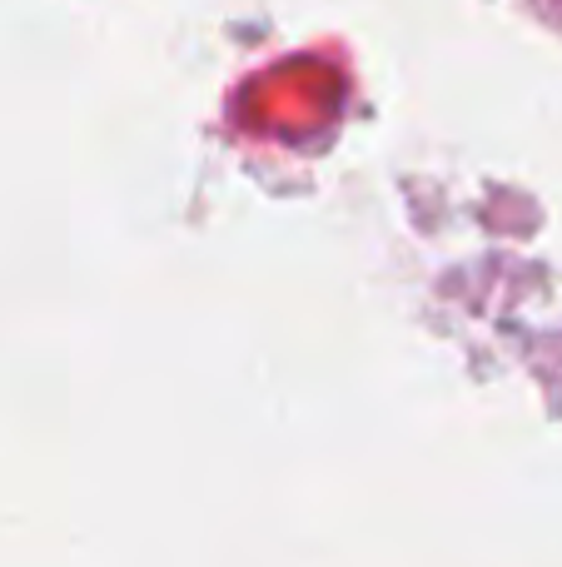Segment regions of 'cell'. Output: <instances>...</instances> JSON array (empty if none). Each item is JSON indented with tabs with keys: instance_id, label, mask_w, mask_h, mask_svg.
Listing matches in <instances>:
<instances>
[]
</instances>
